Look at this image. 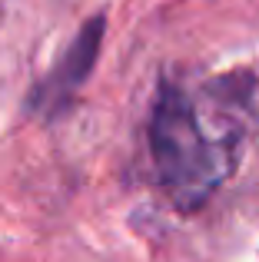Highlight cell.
<instances>
[{"label":"cell","mask_w":259,"mask_h":262,"mask_svg":"<svg viewBox=\"0 0 259 262\" xmlns=\"http://www.w3.org/2000/svg\"><path fill=\"white\" fill-rule=\"evenodd\" d=\"M103 27H106L103 17H93V20H87V24L80 27V33L73 37V43L67 47V53L60 57V63L53 67V70L37 83V90L30 93L27 106H30L33 113L53 120V116H60L73 103V96H77L80 86L87 83V77L93 73V63H97V57H100Z\"/></svg>","instance_id":"7a4b0ae2"},{"label":"cell","mask_w":259,"mask_h":262,"mask_svg":"<svg viewBox=\"0 0 259 262\" xmlns=\"http://www.w3.org/2000/svg\"><path fill=\"white\" fill-rule=\"evenodd\" d=\"M236 136L209 133L200 103L176 83H163L149 116V156L160 186L180 209L203 206L233 173Z\"/></svg>","instance_id":"6da1fadb"}]
</instances>
